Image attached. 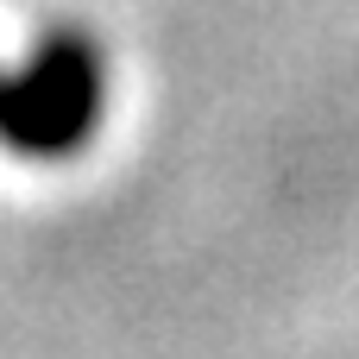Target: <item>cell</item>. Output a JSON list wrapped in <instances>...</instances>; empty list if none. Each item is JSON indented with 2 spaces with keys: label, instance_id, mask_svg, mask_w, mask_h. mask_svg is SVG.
Returning a JSON list of instances; mask_svg holds the SVG:
<instances>
[{
  "label": "cell",
  "instance_id": "cell-1",
  "mask_svg": "<svg viewBox=\"0 0 359 359\" xmlns=\"http://www.w3.org/2000/svg\"><path fill=\"white\" fill-rule=\"evenodd\" d=\"M107 114V50L82 25L32 38L0 57V151L13 158H76Z\"/></svg>",
  "mask_w": 359,
  "mask_h": 359
}]
</instances>
